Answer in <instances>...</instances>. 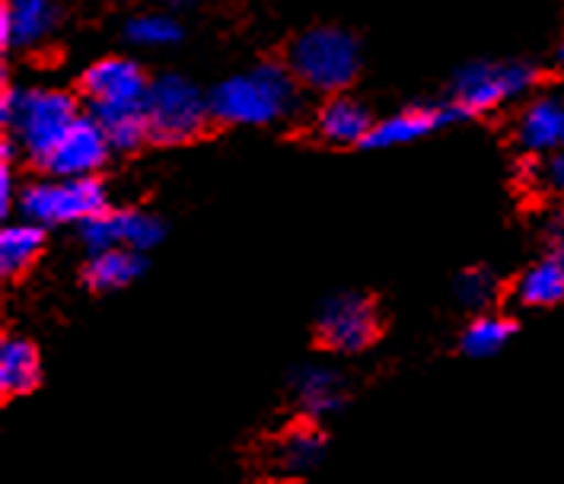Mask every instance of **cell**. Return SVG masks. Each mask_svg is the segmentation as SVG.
I'll return each mask as SVG.
<instances>
[{"instance_id": "8992f818", "label": "cell", "mask_w": 564, "mask_h": 484, "mask_svg": "<svg viewBox=\"0 0 564 484\" xmlns=\"http://www.w3.org/2000/svg\"><path fill=\"white\" fill-rule=\"evenodd\" d=\"M20 213L39 227H84L96 213L106 211V191L96 179H48L32 182L20 191Z\"/></svg>"}, {"instance_id": "83f0119b", "label": "cell", "mask_w": 564, "mask_h": 484, "mask_svg": "<svg viewBox=\"0 0 564 484\" xmlns=\"http://www.w3.org/2000/svg\"><path fill=\"white\" fill-rule=\"evenodd\" d=\"M558 67L564 70V45H562V52H558Z\"/></svg>"}, {"instance_id": "277c9868", "label": "cell", "mask_w": 564, "mask_h": 484, "mask_svg": "<svg viewBox=\"0 0 564 484\" xmlns=\"http://www.w3.org/2000/svg\"><path fill=\"white\" fill-rule=\"evenodd\" d=\"M357 64H360L357 42L348 32L335 26H316L303 32L291 45L288 70L303 87L338 96V90H345L357 77Z\"/></svg>"}, {"instance_id": "9a60e30c", "label": "cell", "mask_w": 564, "mask_h": 484, "mask_svg": "<svg viewBox=\"0 0 564 484\" xmlns=\"http://www.w3.org/2000/svg\"><path fill=\"white\" fill-rule=\"evenodd\" d=\"M316 131L323 141L335 144V147H351V144H367V138L373 131V119L357 99L338 92L319 109Z\"/></svg>"}, {"instance_id": "7402d4cb", "label": "cell", "mask_w": 564, "mask_h": 484, "mask_svg": "<svg viewBox=\"0 0 564 484\" xmlns=\"http://www.w3.org/2000/svg\"><path fill=\"white\" fill-rule=\"evenodd\" d=\"M128 38L141 48H166L178 42V23L166 13H144L128 23Z\"/></svg>"}, {"instance_id": "d6986e66", "label": "cell", "mask_w": 564, "mask_h": 484, "mask_svg": "<svg viewBox=\"0 0 564 484\" xmlns=\"http://www.w3.org/2000/svg\"><path fill=\"white\" fill-rule=\"evenodd\" d=\"M144 272V258L141 252L131 249H106V252H93L87 262V284L93 290H121L128 284H134Z\"/></svg>"}, {"instance_id": "cb8c5ba5", "label": "cell", "mask_w": 564, "mask_h": 484, "mask_svg": "<svg viewBox=\"0 0 564 484\" xmlns=\"http://www.w3.org/2000/svg\"><path fill=\"white\" fill-rule=\"evenodd\" d=\"M535 176H539V185H542V188H549V191H555V195H564V151L545 156Z\"/></svg>"}, {"instance_id": "4fadbf2b", "label": "cell", "mask_w": 564, "mask_h": 484, "mask_svg": "<svg viewBox=\"0 0 564 484\" xmlns=\"http://www.w3.org/2000/svg\"><path fill=\"white\" fill-rule=\"evenodd\" d=\"M58 10L52 0H10L0 7V42L32 48L55 30Z\"/></svg>"}, {"instance_id": "4316f807", "label": "cell", "mask_w": 564, "mask_h": 484, "mask_svg": "<svg viewBox=\"0 0 564 484\" xmlns=\"http://www.w3.org/2000/svg\"><path fill=\"white\" fill-rule=\"evenodd\" d=\"M170 3H173V7H192L195 0H170Z\"/></svg>"}, {"instance_id": "484cf974", "label": "cell", "mask_w": 564, "mask_h": 484, "mask_svg": "<svg viewBox=\"0 0 564 484\" xmlns=\"http://www.w3.org/2000/svg\"><path fill=\"white\" fill-rule=\"evenodd\" d=\"M17 201H20V191L13 188V173H10V166L3 163V169H0V208H3V213L10 211Z\"/></svg>"}, {"instance_id": "3957f363", "label": "cell", "mask_w": 564, "mask_h": 484, "mask_svg": "<svg viewBox=\"0 0 564 484\" xmlns=\"http://www.w3.org/2000/svg\"><path fill=\"white\" fill-rule=\"evenodd\" d=\"M0 116H3V124L13 131V141L30 153L35 163H42L55 151L61 138L70 131V124L80 119L74 96L55 87L3 90Z\"/></svg>"}, {"instance_id": "44dd1931", "label": "cell", "mask_w": 564, "mask_h": 484, "mask_svg": "<svg viewBox=\"0 0 564 484\" xmlns=\"http://www.w3.org/2000/svg\"><path fill=\"white\" fill-rule=\"evenodd\" d=\"M510 334H513V322L505 319V316L488 312V316H478L476 322L463 332L459 348H463V354H466V358L485 361V358H495L498 351H505V344L510 341Z\"/></svg>"}, {"instance_id": "6da1fadb", "label": "cell", "mask_w": 564, "mask_h": 484, "mask_svg": "<svg viewBox=\"0 0 564 484\" xmlns=\"http://www.w3.org/2000/svg\"><path fill=\"white\" fill-rule=\"evenodd\" d=\"M148 90V77L134 61L102 58L89 64L84 74L89 116L106 128L112 151H134L150 138L144 116Z\"/></svg>"}, {"instance_id": "5b68a950", "label": "cell", "mask_w": 564, "mask_h": 484, "mask_svg": "<svg viewBox=\"0 0 564 484\" xmlns=\"http://www.w3.org/2000/svg\"><path fill=\"white\" fill-rule=\"evenodd\" d=\"M150 138L160 144H185L205 131L210 116V99L192 80L166 74L153 80L144 102Z\"/></svg>"}, {"instance_id": "8fae6325", "label": "cell", "mask_w": 564, "mask_h": 484, "mask_svg": "<svg viewBox=\"0 0 564 484\" xmlns=\"http://www.w3.org/2000/svg\"><path fill=\"white\" fill-rule=\"evenodd\" d=\"M517 144L533 156L564 151V99L539 96L517 119Z\"/></svg>"}, {"instance_id": "7c38bea8", "label": "cell", "mask_w": 564, "mask_h": 484, "mask_svg": "<svg viewBox=\"0 0 564 484\" xmlns=\"http://www.w3.org/2000/svg\"><path fill=\"white\" fill-rule=\"evenodd\" d=\"M291 393H294L300 411L310 421H319V418H328L341 408L345 383L335 370H328L323 363H306L291 376Z\"/></svg>"}, {"instance_id": "7a4b0ae2", "label": "cell", "mask_w": 564, "mask_h": 484, "mask_svg": "<svg viewBox=\"0 0 564 484\" xmlns=\"http://www.w3.org/2000/svg\"><path fill=\"white\" fill-rule=\"evenodd\" d=\"M297 106V77L281 64H259L210 92V116L224 124L259 128L284 119Z\"/></svg>"}, {"instance_id": "52a82bcc", "label": "cell", "mask_w": 564, "mask_h": 484, "mask_svg": "<svg viewBox=\"0 0 564 484\" xmlns=\"http://www.w3.org/2000/svg\"><path fill=\"white\" fill-rule=\"evenodd\" d=\"M535 84L530 64H469L453 80V109L459 116L491 112L523 96Z\"/></svg>"}, {"instance_id": "d4e9b609", "label": "cell", "mask_w": 564, "mask_h": 484, "mask_svg": "<svg viewBox=\"0 0 564 484\" xmlns=\"http://www.w3.org/2000/svg\"><path fill=\"white\" fill-rule=\"evenodd\" d=\"M545 237H549V245H552V255H558L564 262V208H558V211L549 217Z\"/></svg>"}, {"instance_id": "ffe728a7", "label": "cell", "mask_w": 564, "mask_h": 484, "mask_svg": "<svg viewBox=\"0 0 564 484\" xmlns=\"http://www.w3.org/2000/svg\"><path fill=\"white\" fill-rule=\"evenodd\" d=\"M45 245V227L32 223V220H20V223H7L0 233V272L3 277H17L32 262L42 255Z\"/></svg>"}, {"instance_id": "e0dca14e", "label": "cell", "mask_w": 564, "mask_h": 484, "mask_svg": "<svg viewBox=\"0 0 564 484\" xmlns=\"http://www.w3.org/2000/svg\"><path fill=\"white\" fill-rule=\"evenodd\" d=\"M42 380L39 351L26 338H3L0 344V393L3 398L32 393Z\"/></svg>"}, {"instance_id": "5bb4252c", "label": "cell", "mask_w": 564, "mask_h": 484, "mask_svg": "<svg viewBox=\"0 0 564 484\" xmlns=\"http://www.w3.org/2000/svg\"><path fill=\"white\" fill-rule=\"evenodd\" d=\"M459 112L449 106V109H427V106H417V109H402L389 119L377 121L367 144L364 147H402V144H412L421 141L424 134H431L434 128H441L444 121L456 119Z\"/></svg>"}, {"instance_id": "ac0fdd59", "label": "cell", "mask_w": 564, "mask_h": 484, "mask_svg": "<svg viewBox=\"0 0 564 484\" xmlns=\"http://www.w3.org/2000/svg\"><path fill=\"white\" fill-rule=\"evenodd\" d=\"M513 297L527 309H545L564 300V262L558 255H549L542 262L530 265L517 277Z\"/></svg>"}, {"instance_id": "2e32d148", "label": "cell", "mask_w": 564, "mask_h": 484, "mask_svg": "<svg viewBox=\"0 0 564 484\" xmlns=\"http://www.w3.org/2000/svg\"><path fill=\"white\" fill-rule=\"evenodd\" d=\"M323 455H326V437L316 421L284 430L278 443L271 447V462L281 475H306L323 462Z\"/></svg>"}, {"instance_id": "603a6c76", "label": "cell", "mask_w": 564, "mask_h": 484, "mask_svg": "<svg viewBox=\"0 0 564 484\" xmlns=\"http://www.w3.org/2000/svg\"><path fill=\"white\" fill-rule=\"evenodd\" d=\"M456 294H459L463 306L481 309V306H488L491 297H495V277L485 272L463 274V277H459V284H456Z\"/></svg>"}, {"instance_id": "9c48e42d", "label": "cell", "mask_w": 564, "mask_h": 484, "mask_svg": "<svg viewBox=\"0 0 564 484\" xmlns=\"http://www.w3.org/2000/svg\"><path fill=\"white\" fill-rule=\"evenodd\" d=\"M109 134L93 116H80L39 166L55 179H93L109 160Z\"/></svg>"}, {"instance_id": "ba28073f", "label": "cell", "mask_w": 564, "mask_h": 484, "mask_svg": "<svg viewBox=\"0 0 564 484\" xmlns=\"http://www.w3.org/2000/svg\"><path fill=\"white\" fill-rule=\"evenodd\" d=\"M316 334L328 351L338 354H357L370 348L380 334V316L373 302L360 294H338L323 306Z\"/></svg>"}, {"instance_id": "30bf717a", "label": "cell", "mask_w": 564, "mask_h": 484, "mask_svg": "<svg viewBox=\"0 0 564 484\" xmlns=\"http://www.w3.org/2000/svg\"><path fill=\"white\" fill-rule=\"evenodd\" d=\"M80 240L87 242L89 255L106 249H131L148 252L163 240V223L144 211H106L96 213L80 227Z\"/></svg>"}]
</instances>
